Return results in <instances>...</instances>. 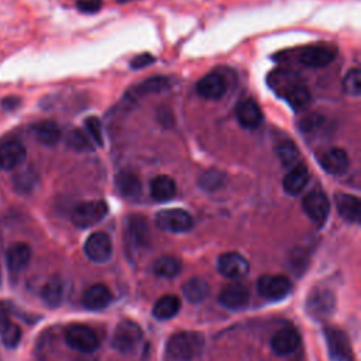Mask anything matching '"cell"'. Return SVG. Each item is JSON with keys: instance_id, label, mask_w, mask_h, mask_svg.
Instances as JSON below:
<instances>
[{"instance_id": "43", "label": "cell", "mask_w": 361, "mask_h": 361, "mask_svg": "<svg viewBox=\"0 0 361 361\" xmlns=\"http://www.w3.org/2000/svg\"><path fill=\"white\" fill-rule=\"evenodd\" d=\"M19 103H20V101H19L17 98H15V96H9V98H6V99L2 102V105H3V109H5V110H12V109H16V108L19 106Z\"/></svg>"}, {"instance_id": "37", "label": "cell", "mask_w": 361, "mask_h": 361, "mask_svg": "<svg viewBox=\"0 0 361 361\" xmlns=\"http://www.w3.org/2000/svg\"><path fill=\"white\" fill-rule=\"evenodd\" d=\"M0 335H2V342L8 349H16L20 344L23 333L20 326L12 322Z\"/></svg>"}, {"instance_id": "29", "label": "cell", "mask_w": 361, "mask_h": 361, "mask_svg": "<svg viewBox=\"0 0 361 361\" xmlns=\"http://www.w3.org/2000/svg\"><path fill=\"white\" fill-rule=\"evenodd\" d=\"M183 292L191 303H201L209 295V285L202 278H191L184 284Z\"/></svg>"}, {"instance_id": "16", "label": "cell", "mask_w": 361, "mask_h": 361, "mask_svg": "<svg viewBox=\"0 0 361 361\" xmlns=\"http://www.w3.org/2000/svg\"><path fill=\"white\" fill-rule=\"evenodd\" d=\"M113 301L112 291L105 284H95L89 287L82 295V303L89 310L106 309Z\"/></svg>"}, {"instance_id": "32", "label": "cell", "mask_w": 361, "mask_h": 361, "mask_svg": "<svg viewBox=\"0 0 361 361\" xmlns=\"http://www.w3.org/2000/svg\"><path fill=\"white\" fill-rule=\"evenodd\" d=\"M224 183H226V174L215 168L205 171L199 178V187L209 192L217 191L224 185Z\"/></svg>"}, {"instance_id": "22", "label": "cell", "mask_w": 361, "mask_h": 361, "mask_svg": "<svg viewBox=\"0 0 361 361\" xmlns=\"http://www.w3.org/2000/svg\"><path fill=\"white\" fill-rule=\"evenodd\" d=\"M33 134L40 144L54 147L60 143L62 131L56 121L45 120L33 126Z\"/></svg>"}, {"instance_id": "24", "label": "cell", "mask_w": 361, "mask_h": 361, "mask_svg": "<svg viewBox=\"0 0 361 361\" xmlns=\"http://www.w3.org/2000/svg\"><path fill=\"white\" fill-rule=\"evenodd\" d=\"M309 183V171L303 164H296L284 178V190L288 195L301 194Z\"/></svg>"}, {"instance_id": "14", "label": "cell", "mask_w": 361, "mask_h": 361, "mask_svg": "<svg viewBox=\"0 0 361 361\" xmlns=\"http://www.w3.org/2000/svg\"><path fill=\"white\" fill-rule=\"evenodd\" d=\"M219 301L223 306H226L228 309L232 310H239L247 306L249 301H250V292L247 289L246 285L240 284V283H233L226 285L220 295H219Z\"/></svg>"}, {"instance_id": "41", "label": "cell", "mask_w": 361, "mask_h": 361, "mask_svg": "<svg viewBox=\"0 0 361 361\" xmlns=\"http://www.w3.org/2000/svg\"><path fill=\"white\" fill-rule=\"evenodd\" d=\"M154 62V57L150 56V54H142L139 57H135L133 61H131V68H144L147 65H151Z\"/></svg>"}, {"instance_id": "20", "label": "cell", "mask_w": 361, "mask_h": 361, "mask_svg": "<svg viewBox=\"0 0 361 361\" xmlns=\"http://www.w3.org/2000/svg\"><path fill=\"white\" fill-rule=\"evenodd\" d=\"M236 117L246 128H255L262 121V113L254 99H243L236 106Z\"/></svg>"}, {"instance_id": "6", "label": "cell", "mask_w": 361, "mask_h": 361, "mask_svg": "<svg viewBox=\"0 0 361 361\" xmlns=\"http://www.w3.org/2000/svg\"><path fill=\"white\" fill-rule=\"evenodd\" d=\"M292 289L291 281L284 276H262L257 281L258 294L268 301H281Z\"/></svg>"}, {"instance_id": "33", "label": "cell", "mask_w": 361, "mask_h": 361, "mask_svg": "<svg viewBox=\"0 0 361 361\" xmlns=\"http://www.w3.org/2000/svg\"><path fill=\"white\" fill-rule=\"evenodd\" d=\"M68 146L79 153L83 151H92L94 146H92V140L89 139V135L86 133H83L82 130L75 128L74 131H71V134L68 135Z\"/></svg>"}, {"instance_id": "39", "label": "cell", "mask_w": 361, "mask_h": 361, "mask_svg": "<svg viewBox=\"0 0 361 361\" xmlns=\"http://www.w3.org/2000/svg\"><path fill=\"white\" fill-rule=\"evenodd\" d=\"M15 185L20 192H30L35 185V175L30 171L20 172L17 176H15Z\"/></svg>"}, {"instance_id": "9", "label": "cell", "mask_w": 361, "mask_h": 361, "mask_svg": "<svg viewBox=\"0 0 361 361\" xmlns=\"http://www.w3.org/2000/svg\"><path fill=\"white\" fill-rule=\"evenodd\" d=\"M217 269L226 278L239 280L247 276L249 262L239 253H224L217 260Z\"/></svg>"}, {"instance_id": "26", "label": "cell", "mask_w": 361, "mask_h": 361, "mask_svg": "<svg viewBox=\"0 0 361 361\" xmlns=\"http://www.w3.org/2000/svg\"><path fill=\"white\" fill-rule=\"evenodd\" d=\"M30 258H31V249L26 243L12 244L6 254L8 267L12 273H20V271L28 264Z\"/></svg>"}, {"instance_id": "11", "label": "cell", "mask_w": 361, "mask_h": 361, "mask_svg": "<svg viewBox=\"0 0 361 361\" xmlns=\"http://www.w3.org/2000/svg\"><path fill=\"white\" fill-rule=\"evenodd\" d=\"M326 343L333 361H354L351 343L344 332L337 329H328Z\"/></svg>"}, {"instance_id": "27", "label": "cell", "mask_w": 361, "mask_h": 361, "mask_svg": "<svg viewBox=\"0 0 361 361\" xmlns=\"http://www.w3.org/2000/svg\"><path fill=\"white\" fill-rule=\"evenodd\" d=\"M179 309H180V301L176 295H164L156 302L153 308V314L158 321H168L174 318V316L179 312Z\"/></svg>"}, {"instance_id": "34", "label": "cell", "mask_w": 361, "mask_h": 361, "mask_svg": "<svg viewBox=\"0 0 361 361\" xmlns=\"http://www.w3.org/2000/svg\"><path fill=\"white\" fill-rule=\"evenodd\" d=\"M277 156L285 167H294L299 160V150L294 143L287 142L277 147Z\"/></svg>"}, {"instance_id": "13", "label": "cell", "mask_w": 361, "mask_h": 361, "mask_svg": "<svg viewBox=\"0 0 361 361\" xmlns=\"http://www.w3.org/2000/svg\"><path fill=\"white\" fill-rule=\"evenodd\" d=\"M336 58V49L330 45H313L301 54V62L309 68H325Z\"/></svg>"}, {"instance_id": "19", "label": "cell", "mask_w": 361, "mask_h": 361, "mask_svg": "<svg viewBox=\"0 0 361 361\" xmlns=\"http://www.w3.org/2000/svg\"><path fill=\"white\" fill-rule=\"evenodd\" d=\"M116 187H117L119 192L124 198H128V199H137L142 196V192H143V185H142V180H140L139 175L128 169H124L117 174Z\"/></svg>"}, {"instance_id": "42", "label": "cell", "mask_w": 361, "mask_h": 361, "mask_svg": "<svg viewBox=\"0 0 361 361\" xmlns=\"http://www.w3.org/2000/svg\"><path fill=\"white\" fill-rule=\"evenodd\" d=\"M10 324H12V321H10V316L6 310V308L0 306V333H2Z\"/></svg>"}, {"instance_id": "21", "label": "cell", "mask_w": 361, "mask_h": 361, "mask_svg": "<svg viewBox=\"0 0 361 361\" xmlns=\"http://www.w3.org/2000/svg\"><path fill=\"white\" fill-rule=\"evenodd\" d=\"M335 203L339 215L349 223H358L361 217V202L357 196L349 194H336Z\"/></svg>"}, {"instance_id": "2", "label": "cell", "mask_w": 361, "mask_h": 361, "mask_svg": "<svg viewBox=\"0 0 361 361\" xmlns=\"http://www.w3.org/2000/svg\"><path fill=\"white\" fill-rule=\"evenodd\" d=\"M109 212L106 202L103 201H86L76 205L72 210L71 220L79 229H87L90 226L99 223Z\"/></svg>"}, {"instance_id": "7", "label": "cell", "mask_w": 361, "mask_h": 361, "mask_svg": "<svg viewBox=\"0 0 361 361\" xmlns=\"http://www.w3.org/2000/svg\"><path fill=\"white\" fill-rule=\"evenodd\" d=\"M302 208L310 220H313L314 223H319V224L326 221L329 212H330L329 199L319 190L310 191L309 194L305 195V198L302 199Z\"/></svg>"}, {"instance_id": "4", "label": "cell", "mask_w": 361, "mask_h": 361, "mask_svg": "<svg viewBox=\"0 0 361 361\" xmlns=\"http://www.w3.org/2000/svg\"><path fill=\"white\" fill-rule=\"evenodd\" d=\"M156 223L164 232L185 233L192 229V216L184 209H165L156 215Z\"/></svg>"}, {"instance_id": "8", "label": "cell", "mask_w": 361, "mask_h": 361, "mask_svg": "<svg viewBox=\"0 0 361 361\" xmlns=\"http://www.w3.org/2000/svg\"><path fill=\"white\" fill-rule=\"evenodd\" d=\"M85 254L86 257L94 262H106L110 260L113 253V246L110 242V237L106 233L96 232L90 235L85 243Z\"/></svg>"}, {"instance_id": "3", "label": "cell", "mask_w": 361, "mask_h": 361, "mask_svg": "<svg viewBox=\"0 0 361 361\" xmlns=\"http://www.w3.org/2000/svg\"><path fill=\"white\" fill-rule=\"evenodd\" d=\"M142 339H143V330L137 324L133 321H123L117 325L113 333L112 347L119 353L128 354L137 349Z\"/></svg>"}, {"instance_id": "23", "label": "cell", "mask_w": 361, "mask_h": 361, "mask_svg": "<svg viewBox=\"0 0 361 361\" xmlns=\"http://www.w3.org/2000/svg\"><path fill=\"white\" fill-rule=\"evenodd\" d=\"M321 165L332 175H343L349 169L350 160L343 149L335 147L321 157Z\"/></svg>"}, {"instance_id": "40", "label": "cell", "mask_w": 361, "mask_h": 361, "mask_svg": "<svg viewBox=\"0 0 361 361\" xmlns=\"http://www.w3.org/2000/svg\"><path fill=\"white\" fill-rule=\"evenodd\" d=\"M102 0H79L78 9L85 13H95L101 9Z\"/></svg>"}, {"instance_id": "10", "label": "cell", "mask_w": 361, "mask_h": 361, "mask_svg": "<svg viewBox=\"0 0 361 361\" xmlns=\"http://www.w3.org/2000/svg\"><path fill=\"white\" fill-rule=\"evenodd\" d=\"M27 157L26 147L16 139L0 142V168L12 171L20 167Z\"/></svg>"}, {"instance_id": "25", "label": "cell", "mask_w": 361, "mask_h": 361, "mask_svg": "<svg viewBox=\"0 0 361 361\" xmlns=\"http://www.w3.org/2000/svg\"><path fill=\"white\" fill-rule=\"evenodd\" d=\"M150 194L157 202H168L176 194L175 180L168 175L156 176L150 184Z\"/></svg>"}, {"instance_id": "38", "label": "cell", "mask_w": 361, "mask_h": 361, "mask_svg": "<svg viewBox=\"0 0 361 361\" xmlns=\"http://www.w3.org/2000/svg\"><path fill=\"white\" fill-rule=\"evenodd\" d=\"M169 86V81L167 78H153L146 82H143L137 89L139 92L144 94H153V92H161V90L167 89Z\"/></svg>"}, {"instance_id": "15", "label": "cell", "mask_w": 361, "mask_h": 361, "mask_svg": "<svg viewBox=\"0 0 361 361\" xmlns=\"http://www.w3.org/2000/svg\"><path fill=\"white\" fill-rule=\"evenodd\" d=\"M127 240L135 249H144L150 243L149 224L143 216H130L127 220Z\"/></svg>"}, {"instance_id": "30", "label": "cell", "mask_w": 361, "mask_h": 361, "mask_svg": "<svg viewBox=\"0 0 361 361\" xmlns=\"http://www.w3.org/2000/svg\"><path fill=\"white\" fill-rule=\"evenodd\" d=\"M180 268H183V264L175 257H169V255H164L160 257L156 262H154V274L160 278H174L179 274Z\"/></svg>"}, {"instance_id": "35", "label": "cell", "mask_w": 361, "mask_h": 361, "mask_svg": "<svg viewBox=\"0 0 361 361\" xmlns=\"http://www.w3.org/2000/svg\"><path fill=\"white\" fill-rule=\"evenodd\" d=\"M344 92L350 96H358L361 94V74L360 69H350L343 79Z\"/></svg>"}, {"instance_id": "5", "label": "cell", "mask_w": 361, "mask_h": 361, "mask_svg": "<svg viewBox=\"0 0 361 361\" xmlns=\"http://www.w3.org/2000/svg\"><path fill=\"white\" fill-rule=\"evenodd\" d=\"M67 344L79 353H94L99 347L96 333L83 325H74L65 332Z\"/></svg>"}, {"instance_id": "18", "label": "cell", "mask_w": 361, "mask_h": 361, "mask_svg": "<svg viewBox=\"0 0 361 361\" xmlns=\"http://www.w3.org/2000/svg\"><path fill=\"white\" fill-rule=\"evenodd\" d=\"M226 89H228V86H226V81L223 79L221 75H219L216 72L208 74L196 85L198 94L203 99H209V101L220 99L224 95Z\"/></svg>"}, {"instance_id": "1", "label": "cell", "mask_w": 361, "mask_h": 361, "mask_svg": "<svg viewBox=\"0 0 361 361\" xmlns=\"http://www.w3.org/2000/svg\"><path fill=\"white\" fill-rule=\"evenodd\" d=\"M203 336L196 332H180L167 343V353L176 361H191L203 349Z\"/></svg>"}, {"instance_id": "12", "label": "cell", "mask_w": 361, "mask_h": 361, "mask_svg": "<svg viewBox=\"0 0 361 361\" xmlns=\"http://www.w3.org/2000/svg\"><path fill=\"white\" fill-rule=\"evenodd\" d=\"M335 296L329 291L324 289H316L314 292L310 294L306 302V310L310 316L316 319L328 318V316L333 312L335 309Z\"/></svg>"}, {"instance_id": "36", "label": "cell", "mask_w": 361, "mask_h": 361, "mask_svg": "<svg viewBox=\"0 0 361 361\" xmlns=\"http://www.w3.org/2000/svg\"><path fill=\"white\" fill-rule=\"evenodd\" d=\"M85 127L86 133L89 135V139L94 143H96L99 147H103V131H102V123L98 117H87L85 120Z\"/></svg>"}, {"instance_id": "17", "label": "cell", "mask_w": 361, "mask_h": 361, "mask_svg": "<svg viewBox=\"0 0 361 361\" xmlns=\"http://www.w3.org/2000/svg\"><path fill=\"white\" fill-rule=\"evenodd\" d=\"M301 344L299 333L292 328L280 329L271 339V349L278 355L292 354Z\"/></svg>"}, {"instance_id": "28", "label": "cell", "mask_w": 361, "mask_h": 361, "mask_svg": "<svg viewBox=\"0 0 361 361\" xmlns=\"http://www.w3.org/2000/svg\"><path fill=\"white\" fill-rule=\"evenodd\" d=\"M41 298L45 305L50 308H57L64 299V283L58 277H53L41 289Z\"/></svg>"}, {"instance_id": "31", "label": "cell", "mask_w": 361, "mask_h": 361, "mask_svg": "<svg viewBox=\"0 0 361 361\" xmlns=\"http://www.w3.org/2000/svg\"><path fill=\"white\" fill-rule=\"evenodd\" d=\"M289 86L285 89L284 98L295 108H301L309 102V90L306 85L301 81H294L288 83Z\"/></svg>"}]
</instances>
